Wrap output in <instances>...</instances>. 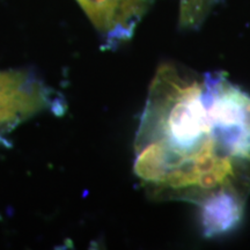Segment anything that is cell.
Returning a JSON list of instances; mask_svg holds the SVG:
<instances>
[{"label": "cell", "instance_id": "6da1fadb", "mask_svg": "<svg viewBox=\"0 0 250 250\" xmlns=\"http://www.w3.org/2000/svg\"><path fill=\"white\" fill-rule=\"evenodd\" d=\"M134 151V174L155 199L199 206L219 191L250 193V168L215 133L203 76L175 64H162L153 78Z\"/></svg>", "mask_w": 250, "mask_h": 250}, {"label": "cell", "instance_id": "7a4b0ae2", "mask_svg": "<svg viewBox=\"0 0 250 250\" xmlns=\"http://www.w3.org/2000/svg\"><path fill=\"white\" fill-rule=\"evenodd\" d=\"M62 108L55 92L27 71L0 72V143L18 125L46 110Z\"/></svg>", "mask_w": 250, "mask_h": 250}, {"label": "cell", "instance_id": "3957f363", "mask_svg": "<svg viewBox=\"0 0 250 250\" xmlns=\"http://www.w3.org/2000/svg\"><path fill=\"white\" fill-rule=\"evenodd\" d=\"M102 40L103 49L127 42L154 0H77Z\"/></svg>", "mask_w": 250, "mask_h": 250}, {"label": "cell", "instance_id": "277c9868", "mask_svg": "<svg viewBox=\"0 0 250 250\" xmlns=\"http://www.w3.org/2000/svg\"><path fill=\"white\" fill-rule=\"evenodd\" d=\"M247 197L234 191H219L199 205L203 233L206 237L226 234L241 223Z\"/></svg>", "mask_w": 250, "mask_h": 250}, {"label": "cell", "instance_id": "5b68a950", "mask_svg": "<svg viewBox=\"0 0 250 250\" xmlns=\"http://www.w3.org/2000/svg\"><path fill=\"white\" fill-rule=\"evenodd\" d=\"M220 0H180V27L197 29Z\"/></svg>", "mask_w": 250, "mask_h": 250}]
</instances>
